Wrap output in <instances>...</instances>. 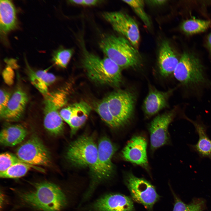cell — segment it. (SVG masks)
I'll return each instance as SVG.
<instances>
[{"instance_id": "obj_1", "label": "cell", "mask_w": 211, "mask_h": 211, "mask_svg": "<svg viewBox=\"0 0 211 211\" xmlns=\"http://www.w3.org/2000/svg\"><path fill=\"white\" fill-rule=\"evenodd\" d=\"M173 74L187 94L198 96L205 89L211 88V81L204 66L197 56L190 52L182 55Z\"/></svg>"}, {"instance_id": "obj_2", "label": "cell", "mask_w": 211, "mask_h": 211, "mask_svg": "<svg viewBox=\"0 0 211 211\" xmlns=\"http://www.w3.org/2000/svg\"><path fill=\"white\" fill-rule=\"evenodd\" d=\"M82 65L88 76L93 82L118 87L122 82L121 69L107 57L101 58L84 50Z\"/></svg>"}, {"instance_id": "obj_3", "label": "cell", "mask_w": 211, "mask_h": 211, "mask_svg": "<svg viewBox=\"0 0 211 211\" xmlns=\"http://www.w3.org/2000/svg\"><path fill=\"white\" fill-rule=\"evenodd\" d=\"M34 188L20 196L28 205L43 211H59L66 204L65 195L56 185L42 182L35 183Z\"/></svg>"}, {"instance_id": "obj_4", "label": "cell", "mask_w": 211, "mask_h": 211, "mask_svg": "<svg viewBox=\"0 0 211 211\" xmlns=\"http://www.w3.org/2000/svg\"><path fill=\"white\" fill-rule=\"evenodd\" d=\"M99 46L106 57L121 68L135 67L140 64L141 58L137 50L123 37L107 35L101 40Z\"/></svg>"}, {"instance_id": "obj_5", "label": "cell", "mask_w": 211, "mask_h": 211, "mask_svg": "<svg viewBox=\"0 0 211 211\" xmlns=\"http://www.w3.org/2000/svg\"><path fill=\"white\" fill-rule=\"evenodd\" d=\"M98 148L97 161L91 172V181L84 195L86 198L91 196L99 184L110 178L113 172L112 158L116 150L115 146L108 138L104 137L99 140Z\"/></svg>"}, {"instance_id": "obj_6", "label": "cell", "mask_w": 211, "mask_h": 211, "mask_svg": "<svg viewBox=\"0 0 211 211\" xmlns=\"http://www.w3.org/2000/svg\"><path fill=\"white\" fill-rule=\"evenodd\" d=\"M98 155V146L91 136H80L71 143L65 154L66 159L75 167L89 168L91 172L96 164Z\"/></svg>"}, {"instance_id": "obj_7", "label": "cell", "mask_w": 211, "mask_h": 211, "mask_svg": "<svg viewBox=\"0 0 211 211\" xmlns=\"http://www.w3.org/2000/svg\"><path fill=\"white\" fill-rule=\"evenodd\" d=\"M44 97V127L50 133L58 135L64 130L63 120L59 110L66 103V92L64 90H57L49 92Z\"/></svg>"}, {"instance_id": "obj_8", "label": "cell", "mask_w": 211, "mask_h": 211, "mask_svg": "<svg viewBox=\"0 0 211 211\" xmlns=\"http://www.w3.org/2000/svg\"><path fill=\"white\" fill-rule=\"evenodd\" d=\"M109 110L121 126L128 122L133 113L136 96L130 90H118L106 98Z\"/></svg>"}, {"instance_id": "obj_9", "label": "cell", "mask_w": 211, "mask_h": 211, "mask_svg": "<svg viewBox=\"0 0 211 211\" xmlns=\"http://www.w3.org/2000/svg\"><path fill=\"white\" fill-rule=\"evenodd\" d=\"M16 156L25 163L33 166H47L51 162L49 151L35 135L19 147Z\"/></svg>"}, {"instance_id": "obj_10", "label": "cell", "mask_w": 211, "mask_h": 211, "mask_svg": "<svg viewBox=\"0 0 211 211\" xmlns=\"http://www.w3.org/2000/svg\"><path fill=\"white\" fill-rule=\"evenodd\" d=\"M103 16L115 31L124 36L137 50L140 39L139 30L132 17L120 11L106 12Z\"/></svg>"}, {"instance_id": "obj_11", "label": "cell", "mask_w": 211, "mask_h": 211, "mask_svg": "<svg viewBox=\"0 0 211 211\" xmlns=\"http://www.w3.org/2000/svg\"><path fill=\"white\" fill-rule=\"evenodd\" d=\"M125 183L133 200L148 209H152L159 199L154 187L144 179L129 173L126 176Z\"/></svg>"}, {"instance_id": "obj_12", "label": "cell", "mask_w": 211, "mask_h": 211, "mask_svg": "<svg viewBox=\"0 0 211 211\" xmlns=\"http://www.w3.org/2000/svg\"><path fill=\"white\" fill-rule=\"evenodd\" d=\"M176 110L159 115L151 122L149 128L151 148L154 150L166 144L169 140L168 128L176 113Z\"/></svg>"}, {"instance_id": "obj_13", "label": "cell", "mask_w": 211, "mask_h": 211, "mask_svg": "<svg viewBox=\"0 0 211 211\" xmlns=\"http://www.w3.org/2000/svg\"><path fill=\"white\" fill-rule=\"evenodd\" d=\"M147 143L140 136L132 138L123 149L122 158L125 160L147 168L148 163L147 154Z\"/></svg>"}, {"instance_id": "obj_14", "label": "cell", "mask_w": 211, "mask_h": 211, "mask_svg": "<svg viewBox=\"0 0 211 211\" xmlns=\"http://www.w3.org/2000/svg\"><path fill=\"white\" fill-rule=\"evenodd\" d=\"M94 211H134L132 200L120 194L107 195L97 200L91 206Z\"/></svg>"}, {"instance_id": "obj_15", "label": "cell", "mask_w": 211, "mask_h": 211, "mask_svg": "<svg viewBox=\"0 0 211 211\" xmlns=\"http://www.w3.org/2000/svg\"><path fill=\"white\" fill-rule=\"evenodd\" d=\"M28 100V96L23 90L17 89L11 95L1 118L8 122L19 120L23 115Z\"/></svg>"}, {"instance_id": "obj_16", "label": "cell", "mask_w": 211, "mask_h": 211, "mask_svg": "<svg viewBox=\"0 0 211 211\" xmlns=\"http://www.w3.org/2000/svg\"><path fill=\"white\" fill-rule=\"evenodd\" d=\"M173 90L161 91L154 88H151L143 103V110L145 114L151 116L166 107L169 97Z\"/></svg>"}, {"instance_id": "obj_17", "label": "cell", "mask_w": 211, "mask_h": 211, "mask_svg": "<svg viewBox=\"0 0 211 211\" xmlns=\"http://www.w3.org/2000/svg\"><path fill=\"white\" fill-rule=\"evenodd\" d=\"M179 60L169 42L164 41L161 45L158 57L159 69L161 75L166 77L173 73Z\"/></svg>"}, {"instance_id": "obj_18", "label": "cell", "mask_w": 211, "mask_h": 211, "mask_svg": "<svg viewBox=\"0 0 211 211\" xmlns=\"http://www.w3.org/2000/svg\"><path fill=\"white\" fill-rule=\"evenodd\" d=\"M184 117L193 125L198 135L197 143L191 146L192 149L201 157L207 158L211 160V140L207 134L206 126L199 119L194 121L186 116Z\"/></svg>"}, {"instance_id": "obj_19", "label": "cell", "mask_w": 211, "mask_h": 211, "mask_svg": "<svg viewBox=\"0 0 211 211\" xmlns=\"http://www.w3.org/2000/svg\"><path fill=\"white\" fill-rule=\"evenodd\" d=\"M0 29L3 35L16 28L17 22L15 8L11 1L0 0Z\"/></svg>"}, {"instance_id": "obj_20", "label": "cell", "mask_w": 211, "mask_h": 211, "mask_svg": "<svg viewBox=\"0 0 211 211\" xmlns=\"http://www.w3.org/2000/svg\"><path fill=\"white\" fill-rule=\"evenodd\" d=\"M27 134L26 129L20 125H14L4 128L0 133V142L7 147L15 146L21 142Z\"/></svg>"}, {"instance_id": "obj_21", "label": "cell", "mask_w": 211, "mask_h": 211, "mask_svg": "<svg viewBox=\"0 0 211 211\" xmlns=\"http://www.w3.org/2000/svg\"><path fill=\"white\" fill-rule=\"evenodd\" d=\"M73 106L72 113L68 124L72 135L84 124L91 110L90 106L84 101L75 103Z\"/></svg>"}, {"instance_id": "obj_22", "label": "cell", "mask_w": 211, "mask_h": 211, "mask_svg": "<svg viewBox=\"0 0 211 211\" xmlns=\"http://www.w3.org/2000/svg\"><path fill=\"white\" fill-rule=\"evenodd\" d=\"M30 81L33 85L44 96L49 92V87L55 81L56 78L52 74L46 70L34 72L30 70L29 74Z\"/></svg>"}, {"instance_id": "obj_23", "label": "cell", "mask_w": 211, "mask_h": 211, "mask_svg": "<svg viewBox=\"0 0 211 211\" xmlns=\"http://www.w3.org/2000/svg\"><path fill=\"white\" fill-rule=\"evenodd\" d=\"M211 25V21L190 19L183 22L181 28L186 34L191 35L204 32Z\"/></svg>"}, {"instance_id": "obj_24", "label": "cell", "mask_w": 211, "mask_h": 211, "mask_svg": "<svg viewBox=\"0 0 211 211\" xmlns=\"http://www.w3.org/2000/svg\"><path fill=\"white\" fill-rule=\"evenodd\" d=\"M32 169H39L25 163H20L16 164L5 171L0 173L1 178H17L24 176Z\"/></svg>"}, {"instance_id": "obj_25", "label": "cell", "mask_w": 211, "mask_h": 211, "mask_svg": "<svg viewBox=\"0 0 211 211\" xmlns=\"http://www.w3.org/2000/svg\"><path fill=\"white\" fill-rule=\"evenodd\" d=\"M173 211H203L205 208V202L200 198L195 199L188 204L182 201L176 196Z\"/></svg>"}, {"instance_id": "obj_26", "label": "cell", "mask_w": 211, "mask_h": 211, "mask_svg": "<svg viewBox=\"0 0 211 211\" xmlns=\"http://www.w3.org/2000/svg\"><path fill=\"white\" fill-rule=\"evenodd\" d=\"M96 110L103 121L111 127L116 128L121 126L111 113L106 98L97 104Z\"/></svg>"}, {"instance_id": "obj_27", "label": "cell", "mask_w": 211, "mask_h": 211, "mask_svg": "<svg viewBox=\"0 0 211 211\" xmlns=\"http://www.w3.org/2000/svg\"><path fill=\"white\" fill-rule=\"evenodd\" d=\"M74 51L72 49L60 48L53 52L52 61L56 66L66 68L72 56Z\"/></svg>"}, {"instance_id": "obj_28", "label": "cell", "mask_w": 211, "mask_h": 211, "mask_svg": "<svg viewBox=\"0 0 211 211\" xmlns=\"http://www.w3.org/2000/svg\"><path fill=\"white\" fill-rule=\"evenodd\" d=\"M122 1L132 8L147 27H150V21L144 10V3L143 0H131Z\"/></svg>"}, {"instance_id": "obj_29", "label": "cell", "mask_w": 211, "mask_h": 211, "mask_svg": "<svg viewBox=\"0 0 211 211\" xmlns=\"http://www.w3.org/2000/svg\"><path fill=\"white\" fill-rule=\"evenodd\" d=\"M22 162L25 163L16 156L11 153L8 152L2 153L0 155V172L5 171L16 164Z\"/></svg>"}, {"instance_id": "obj_30", "label": "cell", "mask_w": 211, "mask_h": 211, "mask_svg": "<svg viewBox=\"0 0 211 211\" xmlns=\"http://www.w3.org/2000/svg\"><path fill=\"white\" fill-rule=\"evenodd\" d=\"M0 92V115H1L6 108L12 95L3 89H1Z\"/></svg>"}, {"instance_id": "obj_31", "label": "cell", "mask_w": 211, "mask_h": 211, "mask_svg": "<svg viewBox=\"0 0 211 211\" xmlns=\"http://www.w3.org/2000/svg\"><path fill=\"white\" fill-rule=\"evenodd\" d=\"M73 110V105L62 108L59 114L63 120L69 124L72 115Z\"/></svg>"}, {"instance_id": "obj_32", "label": "cell", "mask_w": 211, "mask_h": 211, "mask_svg": "<svg viewBox=\"0 0 211 211\" xmlns=\"http://www.w3.org/2000/svg\"><path fill=\"white\" fill-rule=\"evenodd\" d=\"M99 1L97 0H84V5L87 6H94L98 3Z\"/></svg>"}, {"instance_id": "obj_33", "label": "cell", "mask_w": 211, "mask_h": 211, "mask_svg": "<svg viewBox=\"0 0 211 211\" xmlns=\"http://www.w3.org/2000/svg\"><path fill=\"white\" fill-rule=\"evenodd\" d=\"M151 3L154 5H162L166 3V0H153L151 1Z\"/></svg>"}, {"instance_id": "obj_34", "label": "cell", "mask_w": 211, "mask_h": 211, "mask_svg": "<svg viewBox=\"0 0 211 211\" xmlns=\"http://www.w3.org/2000/svg\"><path fill=\"white\" fill-rule=\"evenodd\" d=\"M71 3L77 5H84V0H72L69 1Z\"/></svg>"}, {"instance_id": "obj_35", "label": "cell", "mask_w": 211, "mask_h": 211, "mask_svg": "<svg viewBox=\"0 0 211 211\" xmlns=\"http://www.w3.org/2000/svg\"><path fill=\"white\" fill-rule=\"evenodd\" d=\"M207 43L209 48L211 52V33L209 34L208 37Z\"/></svg>"}]
</instances>
